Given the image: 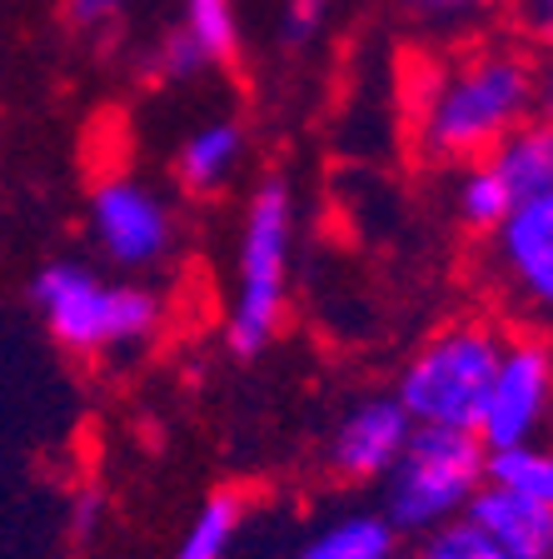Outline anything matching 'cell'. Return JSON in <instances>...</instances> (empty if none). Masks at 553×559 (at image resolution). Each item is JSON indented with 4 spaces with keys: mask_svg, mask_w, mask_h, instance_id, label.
I'll return each mask as SVG.
<instances>
[{
    "mask_svg": "<svg viewBox=\"0 0 553 559\" xmlns=\"http://www.w3.org/2000/svg\"><path fill=\"white\" fill-rule=\"evenodd\" d=\"M539 116V56L524 40H473L414 81V145L434 165H473Z\"/></svg>",
    "mask_w": 553,
    "mask_h": 559,
    "instance_id": "6da1fadb",
    "label": "cell"
},
{
    "mask_svg": "<svg viewBox=\"0 0 553 559\" xmlns=\"http://www.w3.org/2000/svg\"><path fill=\"white\" fill-rule=\"evenodd\" d=\"M31 300L46 335L65 355L116 360L135 355L165 330V300L125 275H105L85 260H56L35 275Z\"/></svg>",
    "mask_w": 553,
    "mask_h": 559,
    "instance_id": "7a4b0ae2",
    "label": "cell"
},
{
    "mask_svg": "<svg viewBox=\"0 0 553 559\" xmlns=\"http://www.w3.org/2000/svg\"><path fill=\"white\" fill-rule=\"evenodd\" d=\"M294 245H300V210L289 186L285 180L254 186L240 221L230 310H225V345L240 360L269 349L285 325L289 290H294Z\"/></svg>",
    "mask_w": 553,
    "mask_h": 559,
    "instance_id": "3957f363",
    "label": "cell"
},
{
    "mask_svg": "<svg viewBox=\"0 0 553 559\" xmlns=\"http://www.w3.org/2000/svg\"><path fill=\"white\" fill-rule=\"evenodd\" d=\"M498 349H504V330L479 320V314H464V320H449L444 330H434L404 360L399 384H394V400L414 419V430L473 435L489 380H494Z\"/></svg>",
    "mask_w": 553,
    "mask_h": 559,
    "instance_id": "277c9868",
    "label": "cell"
},
{
    "mask_svg": "<svg viewBox=\"0 0 553 559\" xmlns=\"http://www.w3.org/2000/svg\"><path fill=\"white\" fill-rule=\"evenodd\" d=\"M489 479V450L469 430H414L394 469L380 479L384 504L380 514L394 524V535H434L444 524L464 520L473 495Z\"/></svg>",
    "mask_w": 553,
    "mask_h": 559,
    "instance_id": "5b68a950",
    "label": "cell"
},
{
    "mask_svg": "<svg viewBox=\"0 0 553 559\" xmlns=\"http://www.w3.org/2000/svg\"><path fill=\"white\" fill-rule=\"evenodd\" d=\"M553 425V345L543 335H504L484 409H479V444L489 454L539 444Z\"/></svg>",
    "mask_w": 553,
    "mask_h": 559,
    "instance_id": "8992f818",
    "label": "cell"
},
{
    "mask_svg": "<svg viewBox=\"0 0 553 559\" xmlns=\"http://www.w3.org/2000/svg\"><path fill=\"white\" fill-rule=\"evenodd\" d=\"M91 235L120 275L160 270L175 255V210L151 180L130 170H110L91 190Z\"/></svg>",
    "mask_w": 553,
    "mask_h": 559,
    "instance_id": "52a82bcc",
    "label": "cell"
},
{
    "mask_svg": "<svg viewBox=\"0 0 553 559\" xmlns=\"http://www.w3.org/2000/svg\"><path fill=\"white\" fill-rule=\"evenodd\" d=\"M484 240L494 290L519 314L553 325V190L519 200Z\"/></svg>",
    "mask_w": 553,
    "mask_h": 559,
    "instance_id": "ba28073f",
    "label": "cell"
},
{
    "mask_svg": "<svg viewBox=\"0 0 553 559\" xmlns=\"http://www.w3.org/2000/svg\"><path fill=\"white\" fill-rule=\"evenodd\" d=\"M414 435V419L404 415L394 395H364L335 419V430L324 440V465L345 485H380L394 469Z\"/></svg>",
    "mask_w": 553,
    "mask_h": 559,
    "instance_id": "9c48e42d",
    "label": "cell"
},
{
    "mask_svg": "<svg viewBox=\"0 0 553 559\" xmlns=\"http://www.w3.org/2000/svg\"><path fill=\"white\" fill-rule=\"evenodd\" d=\"M240 50V15L235 0H180V21L151 50L155 81L184 85L215 66H230Z\"/></svg>",
    "mask_w": 553,
    "mask_h": 559,
    "instance_id": "30bf717a",
    "label": "cell"
},
{
    "mask_svg": "<svg viewBox=\"0 0 553 559\" xmlns=\"http://www.w3.org/2000/svg\"><path fill=\"white\" fill-rule=\"evenodd\" d=\"M464 520L508 559H553V510L498 479H484Z\"/></svg>",
    "mask_w": 553,
    "mask_h": 559,
    "instance_id": "8fae6325",
    "label": "cell"
},
{
    "mask_svg": "<svg viewBox=\"0 0 553 559\" xmlns=\"http://www.w3.org/2000/svg\"><path fill=\"white\" fill-rule=\"evenodd\" d=\"M244 155H250V135L235 116H215L184 135L180 155H175V180L190 195H215L240 175Z\"/></svg>",
    "mask_w": 553,
    "mask_h": 559,
    "instance_id": "7c38bea8",
    "label": "cell"
},
{
    "mask_svg": "<svg viewBox=\"0 0 553 559\" xmlns=\"http://www.w3.org/2000/svg\"><path fill=\"white\" fill-rule=\"evenodd\" d=\"M289 559H399V535L380 510H345L324 520Z\"/></svg>",
    "mask_w": 553,
    "mask_h": 559,
    "instance_id": "4fadbf2b",
    "label": "cell"
},
{
    "mask_svg": "<svg viewBox=\"0 0 553 559\" xmlns=\"http://www.w3.org/2000/svg\"><path fill=\"white\" fill-rule=\"evenodd\" d=\"M484 160L494 165V175L504 180L514 205L529 195H543V190H553V126L543 116H533L529 126H519Z\"/></svg>",
    "mask_w": 553,
    "mask_h": 559,
    "instance_id": "5bb4252c",
    "label": "cell"
},
{
    "mask_svg": "<svg viewBox=\"0 0 553 559\" xmlns=\"http://www.w3.org/2000/svg\"><path fill=\"white\" fill-rule=\"evenodd\" d=\"M240 524H244V495L215 489L195 510V520H190V530L180 535L170 559H230L235 539H240Z\"/></svg>",
    "mask_w": 553,
    "mask_h": 559,
    "instance_id": "9a60e30c",
    "label": "cell"
},
{
    "mask_svg": "<svg viewBox=\"0 0 553 559\" xmlns=\"http://www.w3.org/2000/svg\"><path fill=\"white\" fill-rule=\"evenodd\" d=\"M514 210V195L504 190V180L494 175L489 160L459 165V186H454V215L469 225L473 235H489L498 221Z\"/></svg>",
    "mask_w": 553,
    "mask_h": 559,
    "instance_id": "2e32d148",
    "label": "cell"
},
{
    "mask_svg": "<svg viewBox=\"0 0 553 559\" xmlns=\"http://www.w3.org/2000/svg\"><path fill=\"white\" fill-rule=\"evenodd\" d=\"M489 479L498 485L519 489L529 500L549 504L553 510V440L549 444H524V450H504V454H489Z\"/></svg>",
    "mask_w": 553,
    "mask_h": 559,
    "instance_id": "e0dca14e",
    "label": "cell"
},
{
    "mask_svg": "<svg viewBox=\"0 0 553 559\" xmlns=\"http://www.w3.org/2000/svg\"><path fill=\"white\" fill-rule=\"evenodd\" d=\"M409 559H508V555L489 545L469 520H454V524H444V530H434V535L419 539Z\"/></svg>",
    "mask_w": 553,
    "mask_h": 559,
    "instance_id": "ac0fdd59",
    "label": "cell"
},
{
    "mask_svg": "<svg viewBox=\"0 0 553 559\" xmlns=\"http://www.w3.org/2000/svg\"><path fill=\"white\" fill-rule=\"evenodd\" d=\"M404 15H414L419 25H429V31H469L479 15L489 11V0H399Z\"/></svg>",
    "mask_w": 553,
    "mask_h": 559,
    "instance_id": "d6986e66",
    "label": "cell"
},
{
    "mask_svg": "<svg viewBox=\"0 0 553 559\" xmlns=\"http://www.w3.org/2000/svg\"><path fill=\"white\" fill-rule=\"evenodd\" d=\"M329 11H335V0H285V15H279L285 46H310V40H320L324 25H329Z\"/></svg>",
    "mask_w": 553,
    "mask_h": 559,
    "instance_id": "ffe728a7",
    "label": "cell"
},
{
    "mask_svg": "<svg viewBox=\"0 0 553 559\" xmlns=\"http://www.w3.org/2000/svg\"><path fill=\"white\" fill-rule=\"evenodd\" d=\"M65 11L81 31H105V25H116L130 11V0H65Z\"/></svg>",
    "mask_w": 553,
    "mask_h": 559,
    "instance_id": "44dd1931",
    "label": "cell"
},
{
    "mask_svg": "<svg viewBox=\"0 0 553 559\" xmlns=\"http://www.w3.org/2000/svg\"><path fill=\"white\" fill-rule=\"evenodd\" d=\"M519 11V25L529 40H539L543 50H553V0H504Z\"/></svg>",
    "mask_w": 553,
    "mask_h": 559,
    "instance_id": "7402d4cb",
    "label": "cell"
},
{
    "mask_svg": "<svg viewBox=\"0 0 553 559\" xmlns=\"http://www.w3.org/2000/svg\"><path fill=\"white\" fill-rule=\"evenodd\" d=\"M539 116L553 126V50H543L539 60Z\"/></svg>",
    "mask_w": 553,
    "mask_h": 559,
    "instance_id": "603a6c76",
    "label": "cell"
}]
</instances>
